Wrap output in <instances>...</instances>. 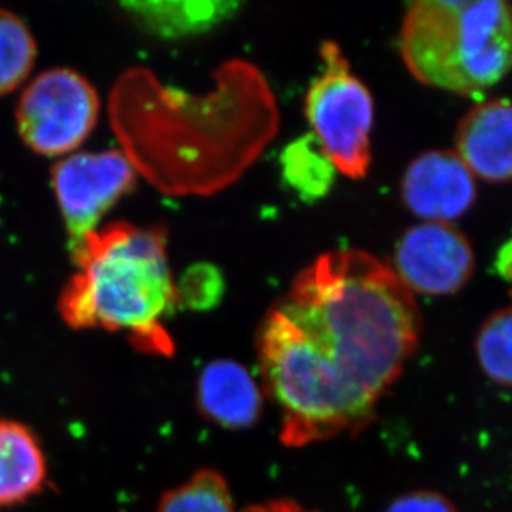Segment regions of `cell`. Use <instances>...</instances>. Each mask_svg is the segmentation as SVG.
<instances>
[{"label": "cell", "instance_id": "obj_1", "mask_svg": "<svg viewBox=\"0 0 512 512\" xmlns=\"http://www.w3.org/2000/svg\"><path fill=\"white\" fill-rule=\"evenodd\" d=\"M420 334L415 295L392 267L355 249L317 257L257 332L282 445L305 448L367 428Z\"/></svg>", "mask_w": 512, "mask_h": 512}, {"label": "cell", "instance_id": "obj_2", "mask_svg": "<svg viewBox=\"0 0 512 512\" xmlns=\"http://www.w3.org/2000/svg\"><path fill=\"white\" fill-rule=\"evenodd\" d=\"M108 118L138 176L168 196H211L246 173L276 135V98L244 60L224 63L214 87H168L145 67L116 78Z\"/></svg>", "mask_w": 512, "mask_h": 512}, {"label": "cell", "instance_id": "obj_3", "mask_svg": "<svg viewBox=\"0 0 512 512\" xmlns=\"http://www.w3.org/2000/svg\"><path fill=\"white\" fill-rule=\"evenodd\" d=\"M77 271L63 285L58 310L73 330L125 334L146 355L171 357L165 320L179 305L166 232L136 224H107L72 247Z\"/></svg>", "mask_w": 512, "mask_h": 512}, {"label": "cell", "instance_id": "obj_4", "mask_svg": "<svg viewBox=\"0 0 512 512\" xmlns=\"http://www.w3.org/2000/svg\"><path fill=\"white\" fill-rule=\"evenodd\" d=\"M400 54L426 87L479 97L512 70V5L503 0H420L408 5Z\"/></svg>", "mask_w": 512, "mask_h": 512}, {"label": "cell", "instance_id": "obj_5", "mask_svg": "<svg viewBox=\"0 0 512 512\" xmlns=\"http://www.w3.org/2000/svg\"><path fill=\"white\" fill-rule=\"evenodd\" d=\"M320 57L324 70L307 90L305 115L335 170L363 178L372 163V93L353 75L335 42L325 40Z\"/></svg>", "mask_w": 512, "mask_h": 512}, {"label": "cell", "instance_id": "obj_6", "mask_svg": "<svg viewBox=\"0 0 512 512\" xmlns=\"http://www.w3.org/2000/svg\"><path fill=\"white\" fill-rule=\"evenodd\" d=\"M97 88L73 68L39 73L20 93L15 123L20 140L37 155L65 158L92 135L100 118Z\"/></svg>", "mask_w": 512, "mask_h": 512}, {"label": "cell", "instance_id": "obj_7", "mask_svg": "<svg viewBox=\"0 0 512 512\" xmlns=\"http://www.w3.org/2000/svg\"><path fill=\"white\" fill-rule=\"evenodd\" d=\"M135 166L121 150L73 153L52 168V189L73 246L136 186Z\"/></svg>", "mask_w": 512, "mask_h": 512}, {"label": "cell", "instance_id": "obj_8", "mask_svg": "<svg viewBox=\"0 0 512 512\" xmlns=\"http://www.w3.org/2000/svg\"><path fill=\"white\" fill-rule=\"evenodd\" d=\"M392 269L411 292L456 294L473 277V247L450 224H418L397 242Z\"/></svg>", "mask_w": 512, "mask_h": 512}, {"label": "cell", "instance_id": "obj_9", "mask_svg": "<svg viewBox=\"0 0 512 512\" xmlns=\"http://www.w3.org/2000/svg\"><path fill=\"white\" fill-rule=\"evenodd\" d=\"M401 196L406 208L426 223L448 224L471 209L476 183L456 151H426L406 168Z\"/></svg>", "mask_w": 512, "mask_h": 512}, {"label": "cell", "instance_id": "obj_10", "mask_svg": "<svg viewBox=\"0 0 512 512\" xmlns=\"http://www.w3.org/2000/svg\"><path fill=\"white\" fill-rule=\"evenodd\" d=\"M456 155L473 176L489 183L512 181V102L489 100L459 121Z\"/></svg>", "mask_w": 512, "mask_h": 512}, {"label": "cell", "instance_id": "obj_11", "mask_svg": "<svg viewBox=\"0 0 512 512\" xmlns=\"http://www.w3.org/2000/svg\"><path fill=\"white\" fill-rule=\"evenodd\" d=\"M196 405L214 425L226 430H247L261 418L264 393L242 363L218 358L199 373Z\"/></svg>", "mask_w": 512, "mask_h": 512}, {"label": "cell", "instance_id": "obj_12", "mask_svg": "<svg viewBox=\"0 0 512 512\" xmlns=\"http://www.w3.org/2000/svg\"><path fill=\"white\" fill-rule=\"evenodd\" d=\"M47 481V459L34 431L15 420H0V509L34 498Z\"/></svg>", "mask_w": 512, "mask_h": 512}, {"label": "cell", "instance_id": "obj_13", "mask_svg": "<svg viewBox=\"0 0 512 512\" xmlns=\"http://www.w3.org/2000/svg\"><path fill=\"white\" fill-rule=\"evenodd\" d=\"M141 29L165 39L201 34L236 12V2H130L123 5Z\"/></svg>", "mask_w": 512, "mask_h": 512}, {"label": "cell", "instance_id": "obj_14", "mask_svg": "<svg viewBox=\"0 0 512 512\" xmlns=\"http://www.w3.org/2000/svg\"><path fill=\"white\" fill-rule=\"evenodd\" d=\"M281 163L287 184L307 201L324 198L334 184L337 170L314 135L302 136L287 145Z\"/></svg>", "mask_w": 512, "mask_h": 512}, {"label": "cell", "instance_id": "obj_15", "mask_svg": "<svg viewBox=\"0 0 512 512\" xmlns=\"http://www.w3.org/2000/svg\"><path fill=\"white\" fill-rule=\"evenodd\" d=\"M37 44L29 25L0 7V97L22 87L34 70Z\"/></svg>", "mask_w": 512, "mask_h": 512}, {"label": "cell", "instance_id": "obj_16", "mask_svg": "<svg viewBox=\"0 0 512 512\" xmlns=\"http://www.w3.org/2000/svg\"><path fill=\"white\" fill-rule=\"evenodd\" d=\"M156 512H234L228 479L216 469H199L186 483L166 491Z\"/></svg>", "mask_w": 512, "mask_h": 512}, {"label": "cell", "instance_id": "obj_17", "mask_svg": "<svg viewBox=\"0 0 512 512\" xmlns=\"http://www.w3.org/2000/svg\"><path fill=\"white\" fill-rule=\"evenodd\" d=\"M478 362L491 382L512 388V307L498 310L479 330Z\"/></svg>", "mask_w": 512, "mask_h": 512}, {"label": "cell", "instance_id": "obj_18", "mask_svg": "<svg viewBox=\"0 0 512 512\" xmlns=\"http://www.w3.org/2000/svg\"><path fill=\"white\" fill-rule=\"evenodd\" d=\"M385 512H458V509L436 491H411L398 496Z\"/></svg>", "mask_w": 512, "mask_h": 512}, {"label": "cell", "instance_id": "obj_19", "mask_svg": "<svg viewBox=\"0 0 512 512\" xmlns=\"http://www.w3.org/2000/svg\"><path fill=\"white\" fill-rule=\"evenodd\" d=\"M242 512H317L312 509L304 508L295 501L290 499H276V501H269V503L256 504L251 508L244 509Z\"/></svg>", "mask_w": 512, "mask_h": 512}, {"label": "cell", "instance_id": "obj_20", "mask_svg": "<svg viewBox=\"0 0 512 512\" xmlns=\"http://www.w3.org/2000/svg\"><path fill=\"white\" fill-rule=\"evenodd\" d=\"M498 269L506 281L512 282V241L499 252ZM512 294V290H511Z\"/></svg>", "mask_w": 512, "mask_h": 512}]
</instances>
